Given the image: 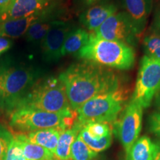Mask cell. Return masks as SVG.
I'll return each instance as SVG.
<instances>
[{
  "label": "cell",
  "instance_id": "obj_6",
  "mask_svg": "<svg viewBox=\"0 0 160 160\" xmlns=\"http://www.w3.org/2000/svg\"><path fill=\"white\" fill-rule=\"evenodd\" d=\"M126 99L127 93L121 88L93 97L77 110V121L83 126L90 122H115Z\"/></svg>",
  "mask_w": 160,
  "mask_h": 160
},
{
  "label": "cell",
  "instance_id": "obj_25",
  "mask_svg": "<svg viewBox=\"0 0 160 160\" xmlns=\"http://www.w3.org/2000/svg\"><path fill=\"white\" fill-rule=\"evenodd\" d=\"M4 160H27L23 154L22 150L19 142L14 137L9 144Z\"/></svg>",
  "mask_w": 160,
  "mask_h": 160
},
{
  "label": "cell",
  "instance_id": "obj_28",
  "mask_svg": "<svg viewBox=\"0 0 160 160\" xmlns=\"http://www.w3.org/2000/svg\"><path fill=\"white\" fill-rule=\"evenodd\" d=\"M108 2L109 0H77V2L79 4V5L84 9H86L88 8L97 5L108 3Z\"/></svg>",
  "mask_w": 160,
  "mask_h": 160
},
{
  "label": "cell",
  "instance_id": "obj_10",
  "mask_svg": "<svg viewBox=\"0 0 160 160\" xmlns=\"http://www.w3.org/2000/svg\"><path fill=\"white\" fill-rule=\"evenodd\" d=\"M73 28L69 22L54 20L47 35L42 41L43 57L46 62H53L61 58L62 49L68 33Z\"/></svg>",
  "mask_w": 160,
  "mask_h": 160
},
{
  "label": "cell",
  "instance_id": "obj_21",
  "mask_svg": "<svg viewBox=\"0 0 160 160\" xmlns=\"http://www.w3.org/2000/svg\"><path fill=\"white\" fill-rule=\"evenodd\" d=\"M98 153L91 150L78 135L72 144L70 151V160H92Z\"/></svg>",
  "mask_w": 160,
  "mask_h": 160
},
{
  "label": "cell",
  "instance_id": "obj_8",
  "mask_svg": "<svg viewBox=\"0 0 160 160\" xmlns=\"http://www.w3.org/2000/svg\"><path fill=\"white\" fill-rule=\"evenodd\" d=\"M93 33L98 38L119 42L132 48L137 45L140 38L125 12L111 15Z\"/></svg>",
  "mask_w": 160,
  "mask_h": 160
},
{
  "label": "cell",
  "instance_id": "obj_27",
  "mask_svg": "<svg viewBox=\"0 0 160 160\" xmlns=\"http://www.w3.org/2000/svg\"><path fill=\"white\" fill-rule=\"evenodd\" d=\"M148 127L151 133L160 137V113H153L150 116Z\"/></svg>",
  "mask_w": 160,
  "mask_h": 160
},
{
  "label": "cell",
  "instance_id": "obj_30",
  "mask_svg": "<svg viewBox=\"0 0 160 160\" xmlns=\"http://www.w3.org/2000/svg\"><path fill=\"white\" fill-rule=\"evenodd\" d=\"M152 31L156 33L160 34V8L158 10L153 19V25H152Z\"/></svg>",
  "mask_w": 160,
  "mask_h": 160
},
{
  "label": "cell",
  "instance_id": "obj_19",
  "mask_svg": "<svg viewBox=\"0 0 160 160\" xmlns=\"http://www.w3.org/2000/svg\"><path fill=\"white\" fill-rule=\"evenodd\" d=\"M157 149V144L153 143L149 137H141L131 147L126 160H153Z\"/></svg>",
  "mask_w": 160,
  "mask_h": 160
},
{
  "label": "cell",
  "instance_id": "obj_23",
  "mask_svg": "<svg viewBox=\"0 0 160 160\" xmlns=\"http://www.w3.org/2000/svg\"><path fill=\"white\" fill-rule=\"evenodd\" d=\"M143 48L145 56L160 59V34L152 32L143 40Z\"/></svg>",
  "mask_w": 160,
  "mask_h": 160
},
{
  "label": "cell",
  "instance_id": "obj_32",
  "mask_svg": "<svg viewBox=\"0 0 160 160\" xmlns=\"http://www.w3.org/2000/svg\"><path fill=\"white\" fill-rule=\"evenodd\" d=\"M156 144H157V153H156L154 159L153 160H160V142H158Z\"/></svg>",
  "mask_w": 160,
  "mask_h": 160
},
{
  "label": "cell",
  "instance_id": "obj_16",
  "mask_svg": "<svg viewBox=\"0 0 160 160\" xmlns=\"http://www.w3.org/2000/svg\"><path fill=\"white\" fill-rule=\"evenodd\" d=\"M82 128L83 125L77 120L73 127L62 132L54 153L57 160H70L71 145Z\"/></svg>",
  "mask_w": 160,
  "mask_h": 160
},
{
  "label": "cell",
  "instance_id": "obj_33",
  "mask_svg": "<svg viewBox=\"0 0 160 160\" xmlns=\"http://www.w3.org/2000/svg\"><path fill=\"white\" fill-rule=\"evenodd\" d=\"M157 105L158 108H159V111H160V96H159V97H157Z\"/></svg>",
  "mask_w": 160,
  "mask_h": 160
},
{
  "label": "cell",
  "instance_id": "obj_12",
  "mask_svg": "<svg viewBox=\"0 0 160 160\" xmlns=\"http://www.w3.org/2000/svg\"><path fill=\"white\" fill-rule=\"evenodd\" d=\"M125 13L131 19L138 36L145 31L153 7V0H122Z\"/></svg>",
  "mask_w": 160,
  "mask_h": 160
},
{
  "label": "cell",
  "instance_id": "obj_1",
  "mask_svg": "<svg viewBox=\"0 0 160 160\" xmlns=\"http://www.w3.org/2000/svg\"><path fill=\"white\" fill-rule=\"evenodd\" d=\"M58 77L73 111L93 97L120 88L119 77L113 70L87 60L72 64Z\"/></svg>",
  "mask_w": 160,
  "mask_h": 160
},
{
  "label": "cell",
  "instance_id": "obj_17",
  "mask_svg": "<svg viewBox=\"0 0 160 160\" xmlns=\"http://www.w3.org/2000/svg\"><path fill=\"white\" fill-rule=\"evenodd\" d=\"M17 140L27 160H57L54 153L42 146L30 142L22 133H12Z\"/></svg>",
  "mask_w": 160,
  "mask_h": 160
},
{
  "label": "cell",
  "instance_id": "obj_26",
  "mask_svg": "<svg viewBox=\"0 0 160 160\" xmlns=\"http://www.w3.org/2000/svg\"><path fill=\"white\" fill-rule=\"evenodd\" d=\"M13 138L11 132L0 125V160L5 159L8 145Z\"/></svg>",
  "mask_w": 160,
  "mask_h": 160
},
{
  "label": "cell",
  "instance_id": "obj_3",
  "mask_svg": "<svg viewBox=\"0 0 160 160\" xmlns=\"http://www.w3.org/2000/svg\"><path fill=\"white\" fill-rule=\"evenodd\" d=\"M10 126L12 133H25L43 129L60 128L63 131L73 127L77 120V111L51 113L27 107L12 111Z\"/></svg>",
  "mask_w": 160,
  "mask_h": 160
},
{
  "label": "cell",
  "instance_id": "obj_20",
  "mask_svg": "<svg viewBox=\"0 0 160 160\" xmlns=\"http://www.w3.org/2000/svg\"><path fill=\"white\" fill-rule=\"evenodd\" d=\"M90 35L86 30L83 28L73 29L66 37L62 49V56L77 54L88 42Z\"/></svg>",
  "mask_w": 160,
  "mask_h": 160
},
{
  "label": "cell",
  "instance_id": "obj_18",
  "mask_svg": "<svg viewBox=\"0 0 160 160\" xmlns=\"http://www.w3.org/2000/svg\"><path fill=\"white\" fill-rule=\"evenodd\" d=\"M53 9L50 10L44 13L30 27L28 31L25 33L27 41L30 42H38L42 41L54 21L53 18L55 16L53 12L54 11Z\"/></svg>",
  "mask_w": 160,
  "mask_h": 160
},
{
  "label": "cell",
  "instance_id": "obj_15",
  "mask_svg": "<svg viewBox=\"0 0 160 160\" xmlns=\"http://www.w3.org/2000/svg\"><path fill=\"white\" fill-rule=\"evenodd\" d=\"M62 131L63 130L60 128H49L22 134L30 142L42 146L54 153L59 136Z\"/></svg>",
  "mask_w": 160,
  "mask_h": 160
},
{
  "label": "cell",
  "instance_id": "obj_4",
  "mask_svg": "<svg viewBox=\"0 0 160 160\" xmlns=\"http://www.w3.org/2000/svg\"><path fill=\"white\" fill-rule=\"evenodd\" d=\"M37 70L23 65H0V99L9 113L27 95L39 79Z\"/></svg>",
  "mask_w": 160,
  "mask_h": 160
},
{
  "label": "cell",
  "instance_id": "obj_9",
  "mask_svg": "<svg viewBox=\"0 0 160 160\" xmlns=\"http://www.w3.org/2000/svg\"><path fill=\"white\" fill-rule=\"evenodd\" d=\"M143 108L136 102L128 104L119 119L114 122V132L125 151L126 159L130 150L139 138L142 129Z\"/></svg>",
  "mask_w": 160,
  "mask_h": 160
},
{
  "label": "cell",
  "instance_id": "obj_22",
  "mask_svg": "<svg viewBox=\"0 0 160 160\" xmlns=\"http://www.w3.org/2000/svg\"><path fill=\"white\" fill-rule=\"evenodd\" d=\"M79 137L83 140L84 142L90 148L97 153H99L108 148L112 142V133L101 139H93V138L90 137L84 127L79 132Z\"/></svg>",
  "mask_w": 160,
  "mask_h": 160
},
{
  "label": "cell",
  "instance_id": "obj_11",
  "mask_svg": "<svg viewBox=\"0 0 160 160\" xmlns=\"http://www.w3.org/2000/svg\"><path fill=\"white\" fill-rule=\"evenodd\" d=\"M53 8V0H15L8 8L0 14V23L42 13Z\"/></svg>",
  "mask_w": 160,
  "mask_h": 160
},
{
  "label": "cell",
  "instance_id": "obj_13",
  "mask_svg": "<svg viewBox=\"0 0 160 160\" xmlns=\"http://www.w3.org/2000/svg\"><path fill=\"white\" fill-rule=\"evenodd\" d=\"M117 12V6L112 3H105L88 8L80 15V22L90 31H96L111 15Z\"/></svg>",
  "mask_w": 160,
  "mask_h": 160
},
{
  "label": "cell",
  "instance_id": "obj_24",
  "mask_svg": "<svg viewBox=\"0 0 160 160\" xmlns=\"http://www.w3.org/2000/svg\"><path fill=\"white\" fill-rule=\"evenodd\" d=\"M83 127L93 139H101L112 133L109 123L102 122H90L86 123Z\"/></svg>",
  "mask_w": 160,
  "mask_h": 160
},
{
  "label": "cell",
  "instance_id": "obj_14",
  "mask_svg": "<svg viewBox=\"0 0 160 160\" xmlns=\"http://www.w3.org/2000/svg\"><path fill=\"white\" fill-rule=\"evenodd\" d=\"M50 10H48L42 13H34L28 17L8 20V21L1 22L0 23V37H7L9 39H15V38L22 37L27 33L30 27L36 21H37L44 13Z\"/></svg>",
  "mask_w": 160,
  "mask_h": 160
},
{
  "label": "cell",
  "instance_id": "obj_2",
  "mask_svg": "<svg viewBox=\"0 0 160 160\" xmlns=\"http://www.w3.org/2000/svg\"><path fill=\"white\" fill-rule=\"evenodd\" d=\"M77 55L79 59L118 70L131 69L135 63L133 48L119 42L98 38L93 33H91L88 42Z\"/></svg>",
  "mask_w": 160,
  "mask_h": 160
},
{
  "label": "cell",
  "instance_id": "obj_5",
  "mask_svg": "<svg viewBox=\"0 0 160 160\" xmlns=\"http://www.w3.org/2000/svg\"><path fill=\"white\" fill-rule=\"evenodd\" d=\"M20 107L31 108L51 113L72 111L65 86L59 77H53L38 79L15 108Z\"/></svg>",
  "mask_w": 160,
  "mask_h": 160
},
{
  "label": "cell",
  "instance_id": "obj_29",
  "mask_svg": "<svg viewBox=\"0 0 160 160\" xmlns=\"http://www.w3.org/2000/svg\"><path fill=\"white\" fill-rule=\"evenodd\" d=\"M13 42L7 37H0V56L5 53L12 47Z\"/></svg>",
  "mask_w": 160,
  "mask_h": 160
},
{
  "label": "cell",
  "instance_id": "obj_31",
  "mask_svg": "<svg viewBox=\"0 0 160 160\" xmlns=\"http://www.w3.org/2000/svg\"><path fill=\"white\" fill-rule=\"evenodd\" d=\"M15 0H0V14L5 12Z\"/></svg>",
  "mask_w": 160,
  "mask_h": 160
},
{
  "label": "cell",
  "instance_id": "obj_7",
  "mask_svg": "<svg viewBox=\"0 0 160 160\" xmlns=\"http://www.w3.org/2000/svg\"><path fill=\"white\" fill-rule=\"evenodd\" d=\"M159 91L160 59L144 56L131 100L145 108L151 105L153 98Z\"/></svg>",
  "mask_w": 160,
  "mask_h": 160
}]
</instances>
